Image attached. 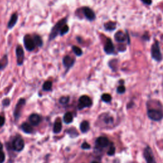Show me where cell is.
Masks as SVG:
<instances>
[{
  "mask_svg": "<svg viewBox=\"0 0 163 163\" xmlns=\"http://www.w3.org/2000/svg\"><path fill=\"white\" fill-rule=\"evenodd\" d=\"M67 22H68L67 17H64L56 22V24L52 28L50 34H49V36H48L49 41H51L53 40H54L57 36H58L59 35H60L61 29H63L64 25L67 24Z\"/></svg>",
  "mask_w": 163,
  "mask_h": 163,
  "instance_id": "obj_1",
  "label": "cell"
},
{
  "mask_svg": "<svg viewBox=\"0 0 163 163\" xmlns=\"http://www.w3.org/2000/svg\"><path fill=\"white\" fill-rule=\"evenodd\" d=\"M23 43L26 51L29 52L35 51V48L37 47L33 35H30V34L25 35L23 38Z\"/></svg>",
  "mask_w": 163,
  "mask_h": 163,
  "instance_id": "obj_2",
  "label": "cell"
},
{
  "mask_svg": "<svg viewBox=\"0 0 163 163\" xmlns=\"http://www.w3.org/2000/svg\"><path fill=\"white\" fill-rule=\"evenodd\" d=\"M151 55L152 58L156 61H161L162 59V56L161 52L160 46H159V43L157 40H155L154 43L152 45Z\"/></svg>",
  "mask_w": 163,
  "mask_h": 163,
  "instance_id": "obj_3",
  "label": "cell"
},
{
  "mask_svg": "<svg viewBox=\"0 0 163 163\" xmlns=\"http://www.w3.org/2000/svg\"><path fill=\"white\" fill-rule=\"evenodd\" d=\"M83 14V16L89 21H94L96 19V14L89 6H82L79 9Z\"/></svg>",
  "mask_w": 163,
  "mask_h": 163,
  "instance_id": "obj_4",
  "label": "cell"
},
{
  "mask_svg": "<svg viewBox=\"0 0 163 163\" xmlns=\"http://www.w3.org/2000/svg\"><path fill=\"white\" fill-rule=\"evenodd\" d=\"M147 115L151 120L154 121H159L163 118V112L161 110L152 108L148 110Z\"/></svg>",
  "mask_w": 163,
  "mask_h": 163,
  "instance_id": "obj_5",
  "label": "cell"
},
{
  "mask_svg": "<svg viewBox=\"0 0 163 163\" xmlns=\"http://www.w3.org/2000/svg\"><path fill=\"white\" fill-rule=\"evenodd\" d=\"M24 147V141L20 135H17L14 138L12 142V148L14 150L21 152Z\"/></svg>",
  "mask_w": 163,
  "mask_h": 163,
  "instance_id": "obj_6",
  "label": "cell"
},
{
  "mask_svg": "<svg viewBox=\"0 0 163 163\" xmlns=\"http://www.w3.org/2000/svg\"><path fill=\"white\" fill-rule=\"evenodd\" d=\"M16 55L17 58V63L19 66L22 65L24 63L25 54L24 49L21 45H17L16 48Z\"/></svg>",
  "mask_w": 163,
  "mask_h": 163,
  "instance_id": "obj_7",
  "label": "cell"
},
{
  "mask_svg": "<svg viewBox=\"0 0 163 163\" xmlns=\"http://www.w3.org/2000/svg\"><path fill=\"white\" fill-rule=\"evenodd\" d=\"M92 100L88 96H82L79 98V103L78 108L79 110H82L84 108L90 107L92 105Z\"/></svg>",
  "mask_w": 163,
  "mask_h": 163,
  "instance_id": "obj_8",
  "label": "cell"
},
{
  "mask_svg": "<svg viewBox=\"0 0 163 163\" xmlns=\"http://www.w3.org/2000/svg\"><path fill=\"white\" fill-rule=\"evenodd\" d=\"M143 155L147 163H157L155 161L152 150L149 146H147L144 150Z\"/></svg>",
  "mask_w": 163,
  "mask_h": 163,
  "instance_id": "obj_9",
  "label": "cell"
},
{
  "mask_svg": "<svg viewBox=\"0 0 163 163\" xmlns=\"http://www.w3.org/2000/svg\"><path fill=\"white\" fill-rule=\"evenodd\" d=\"M26 103V101L23 98H21V99L19 100V102L17 103L16 108H15V110L14 112V115L15 117V119L16 120L19 119V117L21 116V112H22V109L23 108V107L24 106Z\"/></svg>",
  "mask_w": 163,
  "mask_h": 163,
  "instance_id": "obj_10",
  "label": "cell"
},
{
  "mask_svg": "<svg viewBox=\"0 0 163 163\" xmlns=\"http://www.w3.org/2000/svg\"><path fill=\"white\" fill-rule=\"evenodd\" d=\"M104 51L107 54H112L115 52V47L110 38H107L104 46Z\"/></svg>",
  "mask_w": 163,
  "mask_h": 163,
  "instance_id": "obj_11",
  "label": "cell"
},
{
  "mask_svg": "<svg viewBox=\"0 0 163 163\" xmlns=\"http://www.w3.org/2000/svg\"><path fill=\"white\" fill-rule=\"evenodd\" d=\"M75 62V59L73 58H71L70 56H64L63 59V63L67 69H70L72 66L74 65Z\"/></svg>",
  "mask_w": 163,
  "mask_h": 163,
  "instance_id": "obj_12",
  "label": "cell"
},
{
  "mask_svg": "<svg viewBox=\"0 0 163 163\" xmlns=\"http://www.w3.org/2000/svg\"><path fill=\"white\" fill-rule=\"evenodd\" d=\"M18 18H19V16L16 12L12 14L10 18V20L8 22V24H7V28L10 30L13 29L15 27V26H16V24L17 23Z\"/></svg>",
  "mask_w": 163,
  "mask_h": 163,
  "instance_id": "obj_13",
  "label": "cell"
},
{
  "mask_svg": "<svg viewBox=\"0 0 163 163\" xmlns=\"http://www.w3.org/2000/svg\"><path fill=\"white\" fill-rule=\"evenodd\" d=\"M96 145L100 148H105L109 145L110 142L107 138L103 137V136H101L97 138L96 141Z\"/></svg>",
  "mask_w": 163,
  "mask_h": 163,
  "instance_id": "obj_14",
  "label": "cell"
},
{
  "mask_svg": "<svg viewBox=\"0 0 163 163\" xmlns=\"http://www.w3.org/2000/svg\"><path fill=\"white\" fill-rule=\"evenodd\" d=\"M114 38L117 42L122 43L126 41L127 37V35L124 32H122V31H119L115 34Z\"/></svg>",
  "mask_w": 163,
  "mask_h": 163,
  "instance_id": "obj_15",
  "label": "cell"
},
{
  "mask_svg": "<svg viewBox=\"0 0 163 163\" xmlns=\"http://www.w3.org/2000/svg\"><path fill=\"white\" fill-rule=\"evenodd\" d=\"M41 120V119L38 114L33 113V114H31L29 117V121L33 126H38L40 123Z\"/></svg>",
  "mask_w": 163,
  "mask_h": 163,
  "instance_id": "obj_16",
  "label": "cell"
},
{
  "mask_svg": "<svg viewBox=\"0 0 163 163\" xmlns=\"http://www.w3.org/2000/svg\"><path fill=\"white\" fill-rule=\"evenodd\" d=\"M116 26H117V23L115 22L108 21L107 22H106V23H105L104 28L106 31H113V30H115L116 29Z\"/></svg>",
  "mask_w": 163,
  "mask_h": 163,
  "instance_id": "obj_17",
  "label": "cell"
},
{
  "mask_svg": "<svg viewBox=\"0 0 163 163\" xmlns=\"http://www.w3.org/2000/svg\"><path fill=\"white\" fill-rule=\"evenodd\" d=\"M62 130V122L61 120L59 118L57 119L55 121V123L54 125V128H53V131H54V133L57 134L59 133Z\"/></svg>",
  "mask_w": 163,
  "mask_h": 163,
  "instance_id": "obj_18",
  "label": "cell"
},
{
  "mask_svg": "<svg viewBox=\"0 0 163 163\" xmlns=\"http://www.w3.org/2000/svg\"><path fill=\"white\" fill-rule=\"evenodd\" d=\"M9 63V59H8V56L6 54L4 55L3 56V58L0 59V71L5 69L8 65Z\"/></svg>",
  "mask_w": 163,
  "mask_h": 163,
  "instance_id": "obj_19",
  "label": "cell"
},
{
  "mask_svg": "<svg viewBox=\"0 0 163 163\" xmlns=\"http://www.w3.org/2000/svg\"><path fill=\"white\" fill-rule=\"evenodd\" d=\"M21 129L25 133H27V134L31 133L33 131V129L31 125L26 122H24L21 125Z\"/></svg>",
  "mask_w": 163,
  "mask_h": 163,
  "instance_id": "obj_20",
  "label": "cell"
},
{
  "mask_svg": "<svg viewBox=\"0 0 163 163\" xmlns=\"http://www.w3.org/2000/svg\"><path fill=\"white\" fill-rule=\"evenodd\" d=\"M33 35L34 37V39H35L37 47H39V48L42 47L43 45V40H42V38H41V37L39 35H37V34H33Z\"/></svg>",
  "mask_w": 163,
  "mask_h": 163,
  "instance_id": "obj_21",
  "label": "cell"
},
{
  "mask_svg": "<svg viewBox=\"0 0 163 163\" xmlns=\"http://www.w3.org/2000/svg\"><path fill=\"white\" fill-rule=\"evenodd\" d=\"M73 117L71 112H67L64 115L63 120L66 124H70L73 122Z\"/></svg>",
  "mask_w": 163,
  "mask_h": 163,
  "instance_id": "obj_22",
  "label": "cell"
},
{
  "mask_svg": "<svg viewBox=\"0 0 163 163\" xmlns=\"http://www.w3.org/2000/svg\"><path fill=\"white\" fill-rule=\"evenodd\" d=\"M89 123L88 122V121H83V122L80 124V130L82 132H88L89 130Z\"/></svg>",
  "mask_w": 163,
  "mask_h": 163,
  "instance_id": "obj_23",
  "label": "cell"
},
{
  "mask_svg": "<svg viewBox=\"0 0 163 163\" xmlns=\"http://www.w3.org/2000/svg\"><path fill=\"white\" fill-rule=\"evenodd\" d=\"M71 49H72V51H73V52H74V54L77 56L80 57V56H82L83 51L79 47L76 46V45H73V46L71 47Z\"/></svg>",
  "mask_w": 163,
  "mask_h": 163,
  "instance_id": "obj_24",
  "label": "cell"
},
{
  "mask_svg": "<svg viewBox=\"0 0 163 163\" xmlns=\"http://www.w3.org/2000/svg\"><path fill=\"white\" fill-rule=\"evenodd\" d=\"M52 87V83L51 81H47L44 83V84L43 85V89L45 91H47V90H50Z\"/></svg>",
  "mask_w": 163,
  "mask_h": 163,
  "instance_id": "obj_25",
  "label": "cell"
},
{
  "mask_svg": "<svg viewBox=\"0 0 163 163\" xmlns=\"http://www.w3.org/2000/svg\"><path fill=\"white\" fill-rule=\"evenodd\" d=\"M101 100L105 103H109L112 101V96L109 94H103L101 96Z\"/></svg>",
  "mask_w": 163,
  "mask_h": 163,
  "instance_id": "obj_26",
  "label": "cell"
},
{
  "mask_svg": "<svg viewBox=\"0 0 163 163\" xmlns=\"http://www.w3.org/2000/svg\"><path fill=\"white\" fill-rule=\"evenodd\" d=\"M5 159V153L3 152V145L0 143V163H3Z\"/></svg>",
  "mask_w": 163,
  "mask_h": 163,
  "instance_id": "obj_27",
  "label": "cell"
},
{
  "mask_svg": "<svg viewBox=\"0 0 163 163\" xmlns=\"http://www.w3.org/2000/svg\"><path fill=\"white\" fill-rule=\"evenodd\" d=\"M70 31V28H69V26H68V24H66V25H64V27L63 28V29H61V31L60 33V36H63L64 35H66L67 33H68V32H69Z\"/></svg>",
  "mask_w": 163,
  "mask_h": 163,
  "instance_id": "obj_28",
  "label": "cell"
},
{
  "mask_svg": "<svg viewBox=\"0 0 163 163\" xmlns=\"http://www.w3.org/2000/svg\"><path fill=\"white\" fill-rule=\"evenodd\" d=\"M68 132L70 134V135L71 136V137H73V135H75V137L76 136H77L78 135L77 131L75 129H73V128H71V129H70V130H68Z\"/></svg>",
  "mask_w": 163,
  "mask_h": 163,
  "instance_id": "obj_29",
  "label": "cell"
},
{
  "mask_svg": "<svg viewBox=\"0 0 163 163\" xmlns=\"http://www.w3.org/2000/svg\"><path fill=\"white\" fill-rule=\"evenodd\" d=\"M115 153V148L114 146L112 145L110 147V149H109V150L108 151L107 154L108 155H110V156H112V155H114Z\"/></svg>",
  "mask_w": 163,
  "mask_h": 163,
  "instance_id": "obj_30",
  "label": "cell"
},
{
  "mask_svg": "<svg viewBox=\"0 0 163 163\" xmlns=\"http://www.w3.org/2000/svg\"><path fill=\"white\" fill-rule=\"evenodd\" d=\"M69 97L68 96H63L61 98L59 101H60V103H61V104H66L68 101H69Z\"/></svg>",
  "mask_w": 163,
  "mask_h": 163,
  "instance_id": "obj_31",
  "label": "cell"
},
{
  "mask_svg": "<svg viewBox=\"0 0 163 163\" xmlns=\"http://www.w3.org/2000/svg\"><path fill=\"white\" fill-rule=\"evenodd\" d=\"M117 93L119 94H124L126 91V88H125V87L124 85H120L118 87V88H117Z\"/></svg>",
  "mask_w": 163,
  "mask_h": 163,
  "instance_id": "obj_32",
  "label": "cell"
},
{
  "mask_svg": "<svg viewBox=\"0 0 163 163\" xmlns=\"http://www.w3.org/2000/svg\"><path fill=\"white\" fill-rule=\"evenodd\" d=\"M82 149H84V150H87V149H90V145H89V143H88L87 142H84L82 144Z\"/></svg>",
  "mask_w": 163,
  "mask_h": 163,
  "instance_id": "obj_33",
  "label": "cell"
},
{
  "mask_svg": "<svg viewBox=\"0 0 163 163\" xmlns=\"http://www.w3.org/2000/svg\"><path fill=\"white\" fill-rule=\"evenodd\" d=\"M5 122V120L4 117L2 116H0V127H1L4 125Z\"/></svg>",
  "mask_w": 163,
  "mask_h": 163,
  "instance_id": "obj_34",
  "label": "cell"
},
{
  "mask_svg": "<svg viewBox=\"0 0 163 163\" xmlns=\"http://www.w3.org/2000/svg\"><path fill=\"white\" fill-rule=\"evenodd\" d=\"M141 1L144 3V4L150 5L152 4V0H141Z\"/></svg>",
  "mask_w": 163,
  "mask_h": 163,
  "instance_id": "obj_35",
  "label": "cell"
},
{
  "mask_svg": "<svg viewBox=\"0 0 163 163\" xmlns=\"http://www.w3.org/2000/svg\"><path fill=\"white\" fill-rule=\"evenodd\" d=\"M9 103H10L9 99H5L3 102V104L4 106H8L9 105Z\"/></svg>",
  "mask_w": 163,
  "mask_h": 163,
  "instance_id": "obj_36",
  "label": "cell"
},
{
  "mask_svg": "<svg viewBox=\"0 0 163 163\" xmlns=\"http://www.w3.org/2000/svg\"><path fill=\"white\" fill-rule=\"evenodd\" d=\"M76 39L77 40V41H78V43H82V38H81L80 36H77V38H76Z\"/></svg>",
  "mask_w": 163,
  "mask_h": 163,
  "instance_id": "obj_37",
  "label": "cell"
},
{
  "mask_svg": "<svg viewBox=\"0 0 163 163\" xmlns=\"http://www.w3.org/2000/svg\"><path fill=\"white\" fill-rule=\"evenodd\" d=\"M92 163H99V162H96V161H93Z\"/></svg>",
  "mask_w": 163,
  "mask_h": 163,
  "instance_id": "obj_38",
  "label": "cell"
}]
</instances>
